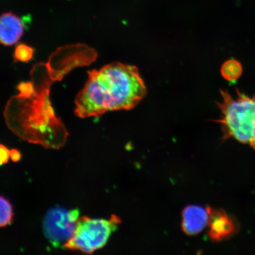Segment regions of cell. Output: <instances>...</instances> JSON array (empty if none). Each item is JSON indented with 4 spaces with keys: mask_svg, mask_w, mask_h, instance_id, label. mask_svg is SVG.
<instances>
[{
    "mask_svg": "<svg viewBox=\"0 0 255 255\" xmlns=\"http://www.w3.org/2000/svg\"><path fill=\"white\" fill-rule=\"evenodd\" d=\"M78 209L68 210L62 207L51 209L43 221V231L53 247H58L74 235L79 219Z\"/></svg>",
    "mask_w": 255,
    "mask_h": 255,
    "instance_id": "cell-4",
    "label": "cell"
},
{
    "mask_svg": "<svg viewBox=\"0 0 255 255\" xmlns=\"http://www.w3.org/2000/svg\"><path fill=\"white\" fill-rule=\"evenodd\" d=\"M121 219L113 215L110 219H96L84 216L78 219L74 235L64 247L71 251L92 254L107 244L121 224Z\"/></svg>",
    "mask_w": 255,
    "mask_h": 255,
    "instance_id": "cell-3",
    "label": "cell"
},
{
    "mask_svg": "<svg viewBox=\"0 0 255 255\" xmlns=\"http://www.w3.org/2000/svg\"><path fill=\"white\" fill-rule=\"evenodd\" d=\"M242 73V67L237 60L231 59L224 63L221 68V74L223 78L228 81H237Z\"/></svg>",
    "mask_w": 255,
    "mask_h": 255,
    "instance_id": "cell-8",
    "label": "cell"
},
{
    "mask_svg": "<svg viewBox=\"0 0 255 255\" xmlns=\"http://www.w3.org/2000/svg\"><path fill=\"white\" fill-rule=\"evenodd\" d=\"M210 207L191 205L182 212L181 228L185 234L194 236L200 234L209 225Z\"/></svg>",
    "mask_w": 255,
    "mask_h": 255,
    "instance_id": "cell-5",
    "label": "cell"
},
{
    "mask_svg": "<svg viewBox=\"0 0 255 255\" xmlns=\"http://www.w3.org/2000/svg\"><path fill=\"white\" fill-rule=\"evenodd\" d=\"M221 101L217 103L221 116L223 137L232 138L255 149V96L253 98L237 90V97L221 91Z\"/></svg>",
    "mask_w": 255,
    "mask_h": 255,
    "instance_id": "cell-2",
    "label": "cell"
},
{
    "mask_svg": "<svg viewBox=\"0 0 255 255\" xmlns=\"http://www.w3.org/2000/svg\"><path fill=\"white\" fill-rule=\"evenodd\" d=\"M1 203V215H0V226L1 228H4L5 226L10 224L13 218V212L12 207L9 200L1 196L0 198Z\"/></svg>",
    "mask_w": 255,
    "mask_h": 255,
    "instance_id": "cell-9",
    "label": "cell"
},
{
    "mask_svg": "<svg viewBox=\"0 0 255 255\" xmlns=\"http://www.w3.org/2000/svg\"><path fill=\"white\" fill-rule=\"evenodd\" d=\"M24 33V23L18 16L11 12L1 16L0 40L3 45L12 46L17 43Z\"/></svg>",
    "mask_w": 255,
    "mask_h": 255,
    "instance_id": "cell-7",
    "label": "cell"
},
{
    "mask_svg": "<svg viewBox=\"0 0 255 255\" xmlns=\"http://www.w3.org/2000/svg\"><path fill=\"white\" fill-rule=\"evenodd\" d=\"M208 234L213 241L220 242L232 237L236 231L235 222L222 210L210 208Z\"/></svg>",
    "mask_w": 255,
    "mask_h": 255,
    "instance_id": "cell-6",
    "label": "cell"
},
{
    "mask_svg": "<svg viewBox=\"0 0 255 255\" xmlns=\"http://www.w3.org/2000/svg\"><path fill=\"white\" fill-rule=\"evenodd\" d=\"M20 152L17 150V149H13L10 150V158L12 161L17 162L20 160Z\"/></svg>",
    "mask_w": 255,
    "mask_h": 255,
    "instance_id": "cell-12",
    "label": "cell"
},
{
    "mask_svg": "<svg viewBox=\"0 0 255 255\" xmlns=\"http://www.w3.org/2000/svg\"><path fill=\"white\" fill-rule=\"evenodd\" d=\"M0 153H1V165L8 162L10 158V150L5 146L1 145L0 146Z\"/></svg>",
    "mask_w": 255,
    "mask_h": 255,
    "instance_id": "cell-11",
    "label": "cell"
},
{
    "mask_svg": "<svg viewBox=\"0 0 255 255\" xmlns=\"http://www.w3.org/2000/svg\"><path fill=\"white\" fill-rule=\"evenodd\" d=\"M88 73L85 87L75 99V114L81 119L132 110L146 94L145 83L135 66L114 62Z\"/></svg>",
    "mask_w": 255,
    "mask_h": 255,
    "instance_id": "cell-1",
    "label": "cell"
},
{
    "mask_svg": "<svg viewBox=\"0 0 255 255\" xmlns=\"http://www.w3.org/2000/svg\"><path fill=\"white\" fill-rule=\"evenodd\" d=\"M33 53V48L24 44H20L16 47L14 56L19 61L25 62L32 59Z\"/></svg>",
    "mask_w": 255,
    "mask_h": 255,
    "instance_id": "cell-10",
    "label": "cell"
}]
</instances>
